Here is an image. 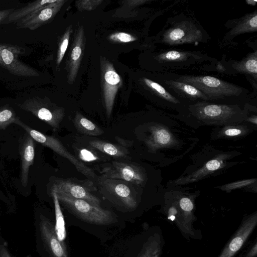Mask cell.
<instances>
[{
  "mask_svg": "<svg viewBox=\"0 0 257 257\" xmlns=\"http://www.w3.org/2000/svg\"><path fill=\"white\" fill-rule=\"evenodd\" d=\"M116 140L117 142H122V143H119L121 145V146H122L123 147H130L132 145V142L128 141L127 140H124L122 139H121L120 138H117L116 137Z\"/></svg>",
  "mask_w": 257,
  "mask_h": 257,
  "instance_id": "obj_39",
  "label": "cell"
},
{
  "mask_svg": "<svg viewBox=\"0 0 257 257\" xmlns=\"http://www.w3.org/2000/svg\"><path fill=\"white\" fill-rule=\"evenodd\" d=\"M255 181V179L243 180L226 184L221 186L220 188L225 191H230L235 189L245 187L247 185L253 183Z\"/></svg>",
  "mask_w": 257,
  "mask_h": 257,
  "instance_id": "obj_34",
  "label": "cell"
},
{
  "mask_svg": "<svg viewBox=\"0 0 257 257\" xmlns=\"http://www.w3.org/2000/svg\"><path fill=\"white\" fill-rule=\"evenodd\" d=\"M75 128L80 133L90 136H97L103 131L94 123L88 119L79 112H76L73 119Z\"/></svg>",
  "mask_w": 257,
  "mask_h": 257,
  "instance_id": "obj_25",
  "label": "cell"
},
{
  "mask_svg": "<svg viewBox=\"0 0 257 257\" xmlns=\"http://www.w3.org/2000/svg\"><path fill=\"white\" fill-rule=\"evenodd\" d=\"M51 192H55L57 196L84 200L90 204L100 206V201L83 186L63 179L55 180L50 188Z\"/></svg>",
  "mask_w": 257,
  "mask_h": 257,
  "instance_id": "obj_11",
  "label": "cell"
},
{
  "mask_svg": "<svg viewBox=\"0 0 257 257\" xmlns=\"http://www.w3.org/2000/svg\"><path fill=\"white\" fill-rule=\"evenodd\" d=\"M0 257H11L7 249L4 245H0Z\"/></svg>",
  "mask_w": 257,
  "mask_h": 257,
  "instance_id": "obj_37",
  "label": "cell"
},
{
  "mask_svg": "<svg viewBox=\"0 0 257 257\" xmlns=\"http://www.w3.org/2000/svg\"><path fill=\"white\" fill-rule=\"evenodd\" d=\"M229 31L225 35L223 41L229 42L234 37L242 34L257 32V10L232 20L225 25Z\"/></svg>",
  "mask_w": 257,
  "mask_h": 257,
  "instance_id": "obj_16",
  "label": "cell"
},
{
  "mask_svg": "<svg viewBox=\"0 0 257 257\" xmlns=\"http://www.w3.org/2000/svg\"><path fill=\"white\" fill-rule=\"evenodd\" d=\"M57 197L59 201L71 213L87 222L106 225L113 223L116 220L111 212L100 206L93 205L84 200L61 196Z\"/></svg>",
  "mask_w": 257,
  "mask_h": 257,
  "instance_id": "obj_5",
  "label": "cell"
},
{
  "mask_svg": "<svg viewBox=\"0 0 257 257\" xmlns=\"http://www.w3.org/2000/svg\"><path fill=\"white\" fill-rule=\"evenodd\" d=\"M245 2L247 5L251 6H255L257 2L256 1H254V0H246Z\"/></svg>",
  "mask_w": 257,
  "mask_h": 257,
  "instance_id": "obj_41",
  "label": "cell"
},
{
  "mask_svg": "<svg viewBox=\"0 0 257 257\" xmlns=\"http://www.w3.org/2000/svg\"><path fill=\"white\" fill-rule=\"evenodd\" d=\"M256 224V213L245 219L218 257H233L252 233Z\"/></svg>",
  "mask_w": 257,
  "mask_h": 257,
  "instance_id": "obj_15",
  "label": "cell"
},
{
  "mask_svg": "<svg viewBox=\"0 0 257 257\" xmlns=\"http://www.w3.org/2000/svg\"><path fill=\"white\" fill-rule=\"evenodd\" d=\"M208 37L196 20L181 15L168 19L158 40L169 46L205 43Z\"/></svg>",
  "mask_w": 257,
  "mask_h": 257,
  "instance_id": "obj_2",
  "label": "cell"
},
{
  "mask_svg": "<svg viewBox=\"0 0 257 257\" xmlns=\"http://www.w3.org/2000/svg\"><path fill=\"white\" fill-rule=\"evenodd\" d=\"M0 193H1V192H0Z\"/></svg>",
  "mask_w": 257,
  "mask_h": 257,
  "instance_id": "obj_43",
  "label": "cell"
},
{
  "mask_svg": "<svg viewBox=\"0 0 257 257\" xmlns=\"http://www.w3.org/2000/svg\"><path fill=\"white\" fill-rule=\"evenodd\" d=\"M190 112L198 119L212 123H226L245 117V111L238 105L215 104L201 101L189 105Z\"/></svg>",
  "mask_w": 257,
  "mask_h": 257,
  "instance_id": "obj_4",
  "label": "cell"
},
{
  "mask_svg": "<svg viewBox=\"0 0 257 257\" xmlns=\"http://www.w3.org/2000/svg\"><path fill=\"white\" fill-rule=\"evenodd\" d=\"M227 74H240L257 81V50L247 54L240 61L231 60L222 63Z\"/></svg>",
  "mask_w": 257,
  "mask_h": 257,
  "instance_id": "obj_19",
  "label": "cell"
},
{
  "mask_svg": "<svg viewBox=\"0 0 257 257\" xmlns=\"http://www.w3.org/2000/svg\"><path fill=\"white\" fill-rule=\"evenodd\" d=\"M17 118L13 109L5 108L0 110V131L5 130L10 124L14 123Z\"/></svg>",
  "mask_w": 257,
  "mask_h": 257,
  "instance_id": "obj_31",
  "label": "cell"
},
{
  "mask_svg": "<svg viewBox=\"0 0 257 257\" xmlns=\"http://www.w3.org/2000/svg\"><path fill=\"white\" fill-rule=\"evenodd\" d=\"M102 95L108 118L111 116L115 96L122 84L119 75L112 63L104 57L100 58Z\"/></svg>",
  "mask_w": 257,
  "mask_h": 257,
  "instance_id": "obj_8",
  "label": "cell"
},
{
  "mask_svg": "<svg viewBox=\"0 0 257 257\" xmlns=\"http://www.w3.org/2000/svg\"><path fill=\"white\" fill-rule=\"evenodd\" d=\"M256 119H257L256 116L253 115L249 118L248 120L250 122H251L252 123H254V124H256Z\"/></svg>",
  "mask_w": 257,
  "mask_h": 257,
  "instance_id": "obj_42",
  "label": "cell"
},
{
  "mask_svg": "<svg viewBox=\"0 0 257 257\" xmlns=\"http://www.w3.org/2000/svg\"><path fill=\"white\" fill-rule=\"evenodd\" d=\"M60 0H38L32 2L24 7L14 10V11L9 15L8 18L3 21L2 24H6L19 21L26 16L40 9L56 4Z\"/></svg>",
  "mask_w": 257,
  "mask_h": 257,
  "instance_id": "obj_23",
  "label": "cell"
},
{
  "mask_svg": "<svg viewBox=\"0 0 257 257\" xmlns=\"http://www.w3.org/2000/svg\"><path fill=\"white\" fill-rule=\"evenodd\" d=\"M160 254V240L152 236L144 243L138 257H159Z\"/></svg>",
  "mask_w": 257,
  "mask_h": 257,
  "instance_id": "obj_28",
  "label": "cell"
},
{
  "mask_svg": "<svg viewBox=\"0 0 257 257\" xmlns=\"http://www.w3.org/2000/svg\"><path fill=\"white\" fill-rule=\"evenodd\" d=\"M51 193L53 197L55 207L56 217L55 229L56 233L58 239L61 242H63L66 236L64 217L57 194L54 192H51Z\"/></svg>",
  "mask_w": 257,
  "mask_h": 257,
  "instance_id": "obj_26",
  "label": "cell"
},
{
  "mask_svg": "<svg viewBox=\"0 0 257 257\" xmlns=\"http://www.w3.org/2000/svg\"><path fill=\"white\" fill-rule=\"evenodd\" d=\"M84 47V31L83 26H81L76 31L68 61V82L70 84L76 79L82 58Z\"/></svg>",
  "mask_w": 257,
  "mask_h": 257,
  "instance_id": "obj_18",
  "label": "cell"
},
{
  "mask_svg": "<svg viewBox=\"0 0 257 257\" xmlns=\"http://www.w3.org/2000/svg\"><path fill=\"white\" fill-rule=\"evenodd\" d=\"M14 123L24 128L27 134L35 141L43 146L48 147L55 152L68 159L75 167L78 171L88 178L94 179L96 176L95 173L81 161L73 156L65 148L57 138L49 136L35 130L22 122L19 117Z\"/></svg>",
  "mask_w": 257,
  "mask_h": 257,
  "instance_id": "obj_6",
  "label": "cell"
},
{
  "mask_svg": "<svg viewBox=\"0 0 257 257\" xmlns=\"http://www.w3.org/2000/svg\"><path fill=\"white\" fill-rule=\"evenodd\" d=\"M216 70L217 72L226 73V69L221 61H217L216 64Z\"/></svg>",
  "mask_w": 257,
  "mask_h": 257,
  "instance_id": "obj_38",
  "label": "cell"
},
{
  "mask_svg": "<svg viewBox=\"0 0 257 257\" xmlns=\"http://www.w3.org/2000/svg\"><path fill=\"white\" fill-rule=\"evenodd\" d=\"M222 159V157L220 156L219 158L211 160L207 162L199 170L193 172L190 175L178 179L172 183H173L174 185H180L198 181L205 175L219 169L224 165L223 160Z\"/></svg>",
  "mask_w": 257,
  "mask_h": 257,
  "instance_id": "obj_22",
  "label": "cell"
},
{
  "mask_svg": "<svg viewBox=\"0 0 257 257\" xmlns=\"http://www.w3.org/2000/svg\"><path fill=\"white\" fill-rule=\"evenodd\" d=\"M142 81L146 88L163 105H182L181 100L170 93L160 83L147 77L143 78Z\"/></svg>",
  "mask_w": 257,
  "mask_h": 257,
  "instance_id": "obj_21",
  "label": "cell"
},
{
  "mask_svg": "<svg viewBox=\"0 0 257 257\" xmlns=\"http://www.w3.org/2000/svg\"><path fill=\"white\" fill-rule=\"evenodd\" d=\"M23 53V49L18 45L0 43V66L17 76H39L38 71L18 59Z\"/></svg>",
  "mask_w": 257,
  "mask_h": 257,
  "instance_id": "obj_9",
  "label": "cell"
},
{
  "mask_svg": "<svg viewBox=\"0 0 257 257\" xmlns=\"http://www.w3.org/2000/svg\"><path fill=\"white\" fill-rule=\"evenodd\" d=\"M40 230L43 242L52 257H69L65 244L58 238L53 223L41 217Z\"/></svg>",
  "mask_w": 257,
  "mask_h": 257,
  "instance_id": "obj_14",
  "label": "cell"
},
{
  "mask_svg": "<svg viewBox=\"0 0 257 257\" xmlns=\"http://www.w3.org/2000/svg\"><path fill=\"white\" fill-rule=\"evenodd\" d=\"M179 205L182 211L183 217H185L186 225L189 231H191L190 219L192 218V211L193 209V204L192 200L188 197H182L179 201Z\"/></svg>",
  "mask_w": 257,
  "mask_h": 257,
  "instance_id": "obj_30",
  "label": "cell"
},
{
  "mask_svg": "<svg viewBox=\"0 0 257 257\" xmlns=\"http://www.w3.org/2000/svg\"><path fill=\"white\" fill-rule=\"evenodd\" d=\"M244 131L238 127H228L222 131V134L227 137H235L243 134Z\"/></svg>",
  "mask_w": 257,
  "mask_h": 257,
  "instance_id": "obj_35",
  "label": "cell"
},
{
  "mask_svg": "<svg viewBox=\"0 0 257 257\" xmlns=\"http://www.w3.org/2000/svg\"><path fill=\"white\" fill-rule=\"evenodd\" d=\"M19 106L22 109L31 112L43 120L53 130L59 128L64 117V110L45 98L34 97L27 99Z\"/></svg>",
  "mask_w": 257,
  "mask_h": 257,
  "instance_id": "obj_7",
  "label": "cell"
},
{
  "mask_svg": "<svg viewBox=\"0 0 257 257\" xmlns=\"http://www.w3.org/2000/svg\"><path fill=\"white\" fill-rule=\"evenodd\" d=\"M14 9L0 11V24H2L3 21L6 19L9 15L14 11Z\"/></svg>",
  "mask_w": 257,
  "mask_h": 257,
  "instance_id": "obj_36",
  "label": "cell"
},
{
  "mask_svg": "<svg viewBox=\"0 0 257 257\" xmlns=\"http://www.w3.org/2000/svg\"><path fill=\"white\" fill-rule=\"evenodd\" d=\"M161 84L175 96L190 101H208L207 97L194 86L174 79L170 74L163 73Z\"/></svg>",
  "mask_w": 257,
  "mask_h": 257,
  "instance_id": "obj_12",
  "label": "cell"
},
{
  "mask_svg": "<svg viewBox=\"0 0 257 257\" xmlns=\"http://www.w3.org/2000/svg\"><path fill=\"white\" fill-rule=\"evenodd\" d=\"M257 253V245L256 242L255 243L253 246L249 250V252L247 254L246 257H254Z\"/></svg>",
  "mask_w": 257,
  "mask_h": 257,
  "instance_id": "obj_40",
  "label": "cell"
},
{
  "mask_svg": "<svg viewBox=\"0 0 257 257\" xmlns=\"http://www.w3.org/2000/svg\"><path fill=\"white\" fill-rule=\"evenodd\" d=\"M101 183L106 191L116 201L129 209H134L137 206L136 200L130 187L125 183L116 179L101 178Z\"/></svg>",
  "mask_w": 257,
  "mask_h": 257,
  "instance_id": "obj_17",
  "label": "cell"
},
{
  "mask_svg": "<svg viewBox=\"0 0 257 257\" xmlns=\"http://www.w3.org/2000/svg\"><path fill=\"white\" fill-rule=\"evenodd\" d=\"M100 173L103 178L121 180L138 185L145 181L141 168L132 163L113 161L102 167Z\"/></svg>",
  "mask_w": 257,
  "mask_h": 257,
  "instance_id": "obj_10",
  "label": "cell"
},
{
  "mask_svg": "<svg viewBox=\"0 0 257 257\" xmlns=\"http://www.w3.org/2000/svg\"><path fill=\"white\" fill-rule=\"evenodd\" d=\"M19 149L21 158L20 180L25 187L28 184L29 169L33 164L35 156L34 140L28 134L21 139Z\"/></svg>",
  "mask_w": 257,
  "mask_h": 257,
  "instance_id": "obj_20",
  "label": "cell"
},
{
  "mask_svg": "<svg viewBox=\"0 0 257 257\" xmlns=\"http://www.w3.org/2000/svg\"><path fill=\"white\" fill-rule=\"evenodd\" d=\"M102 2L101 0H83L76 1L75 3L77 9L82 11L94 10Z\"/></svg>",
  "mask_w": 257,
  "mask_h": 257,
  "instance_id": "obj_33",
  "label": "cell"
},
{
  "mask_svg": "<svg viewBox=\"0 0 257 257\" xmlns=\"http://www.w3.org/2000/svg\"><path fill=\"white\" fill-rule=\"evenodd\" d=\"M72 32V26H69L61 37L57 51L56 64L58 66L61 62L67 50L71 33Z\"/></svg>",
  "mask_w": 257,
  "mask_h": 257,
  "instance_id": "obj_29",
  "label": "cell"
},
{
  "mask_svg": "<svg viewBox=\"0 0 257 257\" xmlns=\"http://www.w3.org/2000/svg\"><path fill=\"white\" fill-rule=\"evenodd\" d=\"M65 0L40 9L18 21L17 28L34 30L48 23L60 10Z\"/></svg>",
  "mask_w": 257,
  "mask_h": 257,
  "instance_id": "obj_13",
  "label": "cell"
},
{
  "mask_svg": "<svg viewBox=\"0 0 257 257\" xmlns=\"http://www.w3.org/2000/svg\"><path fill=\"white\" fill-rule=\"evenodd\" d=\"M172 141V136L167 130L163 128H155L152 133L148 144L151 146H165Z\"/></svg>",
  "mask_w": 257,
  "mask_h": 257,
  "instance_id": "obj_27",
  "label": "cell"
},
{
  "mask_svg": "<svg viewBox=\"0 0 257 257\" xmlns=\"http://www.w3.org/2000/svg\"><path fill=\"white\" fill-rule=\"evenodd\" d=\"M153 59L163 73L177 69L195 68L202 65L206 68L217 60L200 51L181 50H164L155 54Z\"/></svg>",
  "mask_w": 257,
  "mask_h": 257,
  "instance_id": "obj_3",
  "label": "cell"
},
{
  "mask_svg": "<svg viewBox=\"0 0 257 257\" xmlns=\"http://www.w3.org/2000/svg\"><path fill=\"white\" fill-rule=\"evenodd\" d=\"M88 145L92 149L113 157H126L129 153L128 150L125 147L103 141L90 140L88 142Z\"/></svg>",
  "mask_w": 257,
  "mask_h": 257,
  "instance_id": "obj_24",
  "label": "cell"
},
{
  "mask_svg": "<svg viewBox=\"0 0 257 257\" xmlns=\"http://www.w3.org/2000/svg\"><path fill=\"white\" fill-rule=\"evenodd\" d=\"M169 73L176 80L197 88L207 97L208 101L242 99L249 96L247 89L213 76Z\"/></svg>",
  "mask_w": 257,
  "mask_h": 257,
  "instance_id": "obj_1",
  "label": "cell"
},
{
  "mask_svg": "<svg viewBox=\"0 0 257 257\" xmlns=\"http://www.w3.org/2000/svg\"><path fill=\"white\" fill-rule=\"evenodd\" d=\"M109 40L114 42L129 43L136 41L137 38L134 36L125 32H115L108 36Z\"/></svg>",
  "mask_w": 257,
  "mask_h": 257,
  "instance_id": "obj_32",
  "label": "cell"
}]
</instances>
